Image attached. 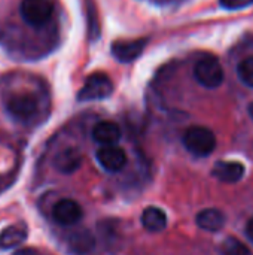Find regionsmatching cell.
I'll return each mask as SVG.
<instances>
[{"label": "cell", "instance_id": "6da1fadb", "mask_svg": "<svg viewBox=\"0 0 253 255\" xmlns=\"http://www.w3.org/2000/svg\"><path fill=\"white\" fill-rule=\"evenodd\" d=\"M183 145L195 157H207L216 148V136L207 127L192 126L183 134Z\"/></svg>", "mask_w": 253, "mask_h": 255}, {"label": "cell", "instance_id": "7a4b0ae2", "mask_svg": "<svg viewBox=\"0 0 253 255\" xmlns=\"http://www.w3.org/2000/svg\"><path fill=\"white\" fill-rule=\"evenodd\" d=\"M224 69L218 58L204 57L198 60L194 66V78L204 88H218L224 82Z\"/></svg>", "mask_w": 253, "mask_h": 255}, {"label": "cell", "instance_id": "3957f363", "mask_svg": "<svg viewBox=\"0 0 253 255\" xmlns=\"http://www.w3.org/2000/svg\"><path fill=\"white\" fill-rule=\"evenodd\" d=\"M19 13L28 25L43 27L54 13V4L51 0H22Z\"/></svg>", "mask_w": 253, "mask_h": 255}, {"label": "cell", "instance_id": "277c9868", "mask_svg": "<svg viewBox=\"0 0 253 255\" xmlns=\"http://www.w3.org/2000/svg\"><path fill=\"white\" fill-rule=\"evenodd\" d=\"M113 93V82L112 79L101 72L92 73L85 79L84 87L78 93V99L82 102L91 100H101L109 97Z\"/></svg>", "mask_w": 253, "mask_h": 255}, {"label": "cell", "instance_id": "5b68a950", "mask_svg": "<svg viewBox=\"0 0 253 255\" xmlns=\"http://www.w3.org/2000/svg\"><path fill=\"white\" fill-rule=\"evenodd\" d=\"M6 109L13 118L19 121H27L31 117H34L37 111V100L34 96L28 93L15 94L6 102Z\"/></svg>", "mask_w": 253, "mask_h": 255}, {"label": "cell", "instance_id": "8992f818", "mask_svg": "<svg viewBox=\"0 0 253 255\" xmlns=\"http://www.w3.org/2000/svg\"><path fill=\"white\" fill-rule=\"evenodd\" d=\"M97 160L103 169H106L107 172H112V173L121 172L128 161L127 152L124 151V148H121L118 145L101 146L97 151Z\"/></svg>", "mask_w": 253, "mask_h": 255}, {"label": "cell", "instance_id": "52a82bcc", "mask_svg": "<svg viewBox=\"0 0 253 255\" xmlns=\"http://www.w3.org/2000/svg\"><path fill=\"white\" fill-rule=\"evenodd\" d=\"M148 45V39H133V40H116L112 43V55L121 63H130L142 55Z\"/></svg>", "mask_w": 253, "mask_h": 255}, {"label": "cell", "instance_id": "ba28073f", "mask_svg": "<svg viewBox=\"0 0 253 255\" xmlns=\"http://www.w3.org/2000/svg\"><path fill=\"white\" fill-rule=\"evenodd\" d=\"M84 211L81 205L72 199L60 200L52 209V218L61 226H75L82 220Z\"/></svg>", "mask_w": 253, "mask_h": 255}, {"label": "cell", "instance_id": "9c48e42d", "mask_svg": "<svg viewBox=\"0 0 253 255\" xmlns=\"http://www.w3.org/2000/svg\"><path fill=\"white\" fill-rule=\"evenodd\" d=\"M245 166L240 161H216L212 175L225 184H236L245 176Z\"/></svg>", "mask_w": 253, "mask_h": 255}, {"label": "cell", "instance_id": "30bf717a", "mask_svg": "<svg viewBox=\"0 0 253 255\" xmlns=\"http://www.w3.org/2000/svg\"><path fill=\"white\" fill-rule=\"evenodd\" d=\"M67 247L75 255H86L95 247V238L88 229H76L67 236Z\"/></svg>", "mask_w": 253, "mask_h": 255}, {"label": "cell", "instance_id": "8fae6325", "mask_svg": "<svg viewBox=\"0 0 253 255\" xmlns=\"http://www.w3.org/2000/svg\"><path fill=\"white\" fill-rule=\"evenodd\" d=\"M121 136H122L121 128L113 121H100L92 128V137L101 146L116 145L121 140Z\"/></svg>", "mask_w": 253, "mask_h": 255}, {"label": "cell", "instance_id": "7c38bea8", "mask_svg": "<svg viewBox=\"0 0 253 255\" xmlns=\"http://www.w3.org/2000/svg\"><path fill=\"white\" fill-rule=\"evenodd\" d=\"M81 163L82 154L76 148H66L64 151H60L54 158V167L64 175L76 172L81 167Z\"/></svg>", "mask_w": 253, "mask_h": 255}, {"label": "cell", "instance_id": "4fadbf2b", "mask_svg": "<svg viewBox=\"0 0 253 255\" xmlns=\"http://www.w3.org/2000/svg\"><path fill=\"white\" fill-rule=\"evenodd\" d=\"M197 226L204 230V232H210V233H216L219 230L224 229L225 226V215L215 208H209V209H203L201 212L197 214L195 217Z\"/></svg>", "mask_w": 253, "mask_h": 255}, {"label": "cell", "instance_id": "5bb4252c", "mask_svg": "<svg viewBox=\"0 0 253 255\" xmlns=\"http://www.w3.org/2000/svg\"><path fill=\"white\" fill-rule=\"evenodd\" d=\"M142 226L151 233H160L167 227V215L157 206H149L142 214Z\"/></svg>", "mask_w": 253, "mask_h": 255}, {"label": "cell", "instance_id": "9a60e30c", "mask_svg": "<svg viewBox=\"0 0 253 255\" xmlns=\"http://www.w3.org/2000/svg\"><path fill=\"white\" fill-rule=\"evenodd\" d=\"M27 238V230L24 226H10L0 233V248L12 250L21 245Z\"/></svg>", "mask_w": 253, "mask_h": 255}, {"label": "cell", "instance_id": "2e32d148", "mask_svg": "<svg viewBox=\"0 0 253 255\" xmlns=\"http://www.w3.org/2000/svg\"><path fill=\"white\" fill-rule=\"evenodd\" d=\"M219 250L222 255H249L248 247L236 238H227Z\"/></svg>", "mask_w": 253, "mask_h": 255}, {"label": "cell", "instance_id": "e0dca14e", "mask_svg": "<svg viewBox=\"0 0 253 255\" xmlns=\"http://www.w3.org/2000/svg\"><path fill=\"white\" fill-rule=\"evenodd\" d=\"M237 75L243 84L253 88V57H248L237 66Z\"/></svg>", "mask_w": 253, "mask_h": 255}, {"label": "cell", "instance_id": "ac0fdd59", "mask_svg": "<svg viewBox=\"0 0 253 255\" xmlns=\"http://www.w3.org/2000/svg\"><path fill=\"white\" fill-rule=\"evenodd\" d=\"M219 3L227 10H237L252 6L253 0H219Z\"/></svg>", "mask_w": 253, "mask_h": 255}, {"label": "cell", "instance_id": "d6986e66", "mask_svg": "<svg viewBox=\"0 0 253 255\" xmlns=\"http://www.w3.org/2000/svg\"><path fill=\"white\" fill-rule=\"evenodd\" d=\"M246 235H248V238L253 242V218L249 220V223L246 226Z\"/></svg>", "mask_w": 253, "mask_h": 255}, {"label": "cell", "instance_id": "ffe728a7", "mask_svg": "<svg viewBox=\"0 0 253 255\" xmlns=\"http://www.w3.org/2000/svg\"><path fill=\"white\" fill-rule=\"evenodd\" d=\"M15 255H31L30 251H19V253H16Z\"/></svg>", "mask_w": 253, "mask_h": 255}, {"label": "cell", "instance_id": "44dd1931", "mask_svg": "<svg viewBox=\"0 0 253 255\" xmlns=\"http://www.w3.org/2000/svg\"><path fill=\"white\" fill-rule=\"evenodd\" d=\"M249 115L252 117V120H253V103H251V105H249Z\"/></svg>", "mask_w": 253, "mask_h": 255}]
</instances>
